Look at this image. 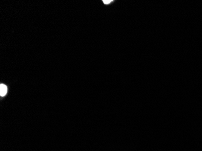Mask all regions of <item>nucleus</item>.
Returning <instances> with one entry per match:
<instances>
[{
	"mask_svg": "<svg viewBox=\"0 0 202 151\" xmlns=\"http://www.w3.org/2000/svg\"><path fill=\"white\" fill-rule=\"evenodd\" d=\"M7 93V86L6 85L1 83L0 85V96L3 97L6 96Z\"/></svg>",
	"mask_w": 202,
	"mask_h": 151,
	"instance_id": "f257e3e1",
	"label": "nucleus"
},
{
	"mask_svg": "<svg viewBox=\"0 0 202 151\" xmlns=\"http://www.w3.org/2000/svg\"><path fill=\"white\" fill-rule=\"evenodd\" d=\"M113 1H111V0H103V2L105 4H109L111 2H112Z\"/></svg>",
	"mask_w": 202,
	"mask_h": 151,
	"instance_id": "f03ea898",
	"label": "nucleus"
}]
</instances>
